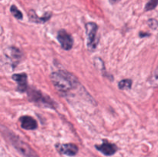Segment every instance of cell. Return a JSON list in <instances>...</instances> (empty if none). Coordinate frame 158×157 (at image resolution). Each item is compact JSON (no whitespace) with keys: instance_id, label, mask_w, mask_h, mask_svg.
<instances>
[{"instance_id":"obj_5","label":"cell","mask_w":158,"mask_h":157,"mask_svg":"<svg viewBox=\"0 0 158 157\" xmlns=\"http://www.w3.org/2000/svg\"><path fill=\"white\" fill-rule=\"evenodd\" d=\"M57 39L60 42L62 48L65 50H69L72 49L73 45V40L72 37L68 32L62 29L59 31L58 35H57Z\"/></svg>"},{"instance_id":"obj_10","label":"cell","mask_w":158,"mask_h":157,"mask_svg":"<svg viewBox=\"0 0 158 157\" xmlns=\"http://www.w3.org/2000/svg\"><path fill=\"white\" fill-rule=\"evenodd\" d=\"M50 16L51 14L46 13L45 16L39 17L37 16V15H35V13L34 12L33 10H31L30 12H29V19H30L31 21L34 22H46L47 20H49V18H50Z\"/></svg>"},{"instance_id":"obj_3","label":"cell","mask_w":158,"mask_h":157,"mask_svg":"<svg viewBox=\"0 0 158 157\" xmlns=\"http://www.w3.org/2000/svg\"><path fill=\"white\" fill-rule=\"evenodd\" d=\"M28 96L29 100L39 106H43V107H49L52 109H55L56 103L52 101L49 96L45 95L40 91L35 90V89H29L28 91Z\"/></svg>"},{"instance_id":"obj_13","label":"cell","mask_w":158,"mask_h":157,"mask_svg":"<svg viewBox=\"0 0 158 157\" xmlns=\"http://www.w3.org/2000/svg\"><path fill=\"white\" fill-rule=\"evenodd\" d=\"M158 5V0H150L145 6V10L151 11L155 9Z\"/></svg>"},{"instance_id":"obj_8","label":"cell","mask_w":158,"mask_h":157,"mask_svg":"<svg viewBox=\"0 0 158 157\" xmlns=\"http://www.w3.org/2000/svg\"><path fill=\"white\" fill-rule=\"evenodd\" d=\"M12 78L18 84L17 90L20 92H26L27 89V75L26 73L15 74L12 75Z\"/></svg>"},{"instance_id":"obj_11","label":"cell","mask_w":158,"mask_h":157,"mask_svg":"<svg viewBox=\"0 0 158 157\" xmlns=\"http://www.w3.org/2000/svg\"><path fill=\"white\" fill-rule=\"evenodd\" d=\"M132 81L131 79H123L119 83V88L120 89H128L131 88Z\"/></svg>"},{"instance_id":"obj_9","label":"cell","mask_w":158,"mask_h":157,"mask_svg":"<svg viewBox=\"0 0 158 157\" xmlns=\"http://www.w3.org/2000/svg\"><path fill=\"white\" fill-rule=\"evenodd\" d=\"M21 126L23 129L27 130H33L37 128V123L32 117L29 115H24L19 119Z\"/></svg>"},{"instance_id":"obj_4","label":"cell","mask_w":158,"mask_h":157,"mask_svg":"<svg viewBox=\"0 0 158 157\" xmlns=\"http://www.w3.org/2000/svg\"><path fill=\"white\" fill-rule=\"evenodd\" d=\"M85 28L88 48L89 49H95L98 44V38L97 37L98 26L95 22H88L85 26Z\"/></svg>"},{"instance_id":"obj_6","label":"cell","mask_w":158,"mask_h":157,"mask_svg":"<svg viewBox=\"0 0 158 157\" xmlns=\"http://www.w3.org/2000/svg\"><path fill=\"white\" fill-rule=\"evenodd\" d=\"M56 149L60 153L63 155H69V156H73L76 155L78 152L79 149L77 145L73 143H67V144H58L56 145Z\"/></svg>"},{"instance_id":"obj_12","label":"cell","mask_w":158,"mask_h":157,"mask_svg":"<svg viewBox=\"0 0 158 157\" xmlns=\"http://www.w3.org/2000/svg\"><path fill=\"white\" fill-rule=\"evenodd\" d=\"M10 11L14 17H15V18H18V19H22V18H23V14H22V12H20L18 9H17V7L15 6H11Z\"/></svg>"},{"instance_id":"obj_14","label":"cell","mask_w":158,"mask_h":157,"mask_svg":"<svg viewBox=\"0 0 158 157\" xmlns=\"http://www.w3.org/2000/svg\"><path fill=\"white\" fill-rule=\"evenodd\" d=\"M148 25H149L150 27L153 28V29H156L158 26V22L157 20L155 19H150L148 21Z\"/></svg>"},{"instance_id":"obj_15","label":"cell","mask_w":158,"mask_h":157,"mask_svg":"<svg viewBox=\"0 0 158 157\" xmlns=\"http://www.w3.org/2000/svg\"><path fill=\"white\" fill-rule=\"evenodd\" d=\"M111 1H116V0H111Z\"/></svg>"},{"instance_id":"obj_2","label":"cell","mask_w":158,"mask_h":157,"mask_svg":"<svg viewBox=\"0 0 158 157\" xmlns=\"http://www.w3.org/2000/svg\"><path fill=\"white\" fill-rule=\"evenodd\" d=\"M0 131L23 157H39L36 152L27 143L23 141L19 137L17 136L14 132H11L7 128L0 126Z\"/></svg>"},{"instance_id":"obj_7","label":"cell","mask_w":158,"mask_h":157,"mask_svg":"<svg viewBox=\"0 0 158 157\" xmlns=\"http://www.w3.org/2000/svg\"><path fill=\"white\" fill-rule=\"evenodd\" d=\"M96 149L103 155L106 156H110V155H114L117 151V146L114 143H110L107 141H103L101 145L96 146Z\"/></svg>"},{"instance_id":"obj_1","label":"cell","mask_w":158,"mask_h":157,"mask_svg":"<svg viewBox=\"0 0 158 157\" xmlns=\"http://www.w3.org/2000/svg\"><path fill=\"white\" fill-rule=\"evenodd\" d=\"M54 87L62 92H69L79 86L80 83L75 75L66 71L54 72L50 75Z\"/></svg>"}]
</instances>
